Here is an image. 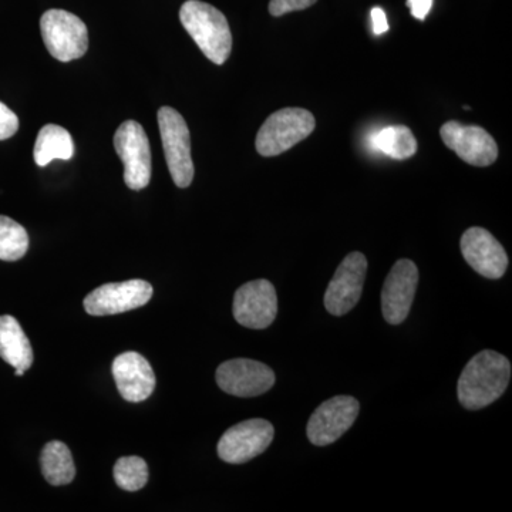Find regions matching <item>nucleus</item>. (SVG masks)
Here are the masks:
<instances>
[{
    "mask_svg": "<svg viewBox=\"0 0 512 512\" xmlns=\"http://www.w3.org/2000/svg\"><path fill=\"white\" fill-rule=\"evenodd\" d=\"M510 379V360L495 350H483L467 363L458 379V402L473 412L484 409L503 396Z\"/></svg>",
    "mask_w": 512,
    "mask_h": 512,
    "instance_id": "nucleus-1",
    "label": "nucleus"
},
{
    "mask_svg": "<svg viewBox=\"0 0 512 512\" xmlns=\"http://www.w3.org/2000/svg\"><path fill=\"white\" fill-rule=\"evenodd\" d=\"M180 20L201 52L215 64L227 62L232 50L228 20L210 3L187 0L180 10Z\"/></svg>",
    "mask_w": 512,
    "mask_h": 512,
    "instance_id": "nucleus-2",
    "label": "nucleus"
},
{
    "mask_svg": "<svg viewBox=\"0 0 512 512\" xmlns=\"http://www.w3.org/2000/svg\"><path fill=\"white\" fill-rule=\"evenodd\" d=\"M316 121L311 111L289 107L271 114L256 134L255 147L261 156L275 157L311 136Z\"/></svg>",
    "mask_w": 512,
    "mask_h": 512,
    "instance_id": "nucleus-3",
    "label": "nucleus"
},
{
    "mask_svg": "<svg viewBox=\"0 0 512 512\" xmlns=\"http://www.w3.org/2000/svg\"><path fill=\"white\" fill-rule=\"evenodd\" d=\"M43 42L60 62H72L86 55L89 30L82 19L62 9H50L40 19Z\"/></svg>",
    "mask_w": 512,
    "mask_h": 512,
    "instance_id": "nucleus-4",
    "label": "nucleus"
},
{
    "mask_svg": "<svg viewBox=\"0 0 512 512\" xmlns=\"http://www.w3.org/2000/svg\"><path fill=\"white\" fill-rule=\"evenodd\" d=\"M158 126L171 178L177 187H190L194 180V163L190 130L184 117L173 107H161L158 110Z\"/></svg>",
    "mask_w": 512,
    "mask_h": 512,
    "instance_id": "nucleus-5",
    "label": "nucleus"
},
{
    "mask_svg": "<svg viewBox=\"0 0 512 512\" xmlns=\"http://www.w3.org/2000/svg\"><path fill=\"white\" fill-rule=\"evenodd\" d=\"M114 148L124 164V181L134 191L143 190L151 181V148L147 133L137 121L127 120L114 134Z\"/></svg>",
    "mask_w": 512,
    "mask_h": 512,
    "instance_id": "nucleus-6",
    "label": "nucleus"
},
{
    "mask_svg": "<svg viewBox=\"0 0 512 512\" xmlns=\"http://www.w3.org/2000/svg\"><path fill=\"white\" fill-rule=\"evenodd\" d=\"M274 436V426L268 420L242 421L225 431L218 443V456L229 464L248 463L271 446Z\"/></svg>",
    "mask_w": 512,
    "mask_h": 512,
    "instance_id": "nucleus-7",
    "label": "nucleus"
},
{
    "mask_svg": "<svg viewBox=\"0 0 512 512\" xmlns=\"http://www.w3.org/2000/svg\"><path fill=\"white\" fill-rule=\"evenodd\" d=\"M359 412L360 404L355 397L336 396L326 400L308 421L306 434L309 441L318 447L335 443L353 426Z\"/></svg>",
    "mask_w": 512,
    "mask_h": 512,
    "instance_id": "nucleus-8",
    "label": "nucleus"
},
{
    "mask_svg": "<svg viewBox=\"0 0 512 512\" xmlns=\"http://www.w3.org/2000/svg\"><path fill=\"white\" fill-rule=\"evenodd\" d=\"M367 274V259L362 252H352L336 269L325 293V308L330 315L343 316L352 311L362 296Z\"/></svg>",
    "mask_w": 512,
    "mask_h": 512,
    "instance_id": "nucleus-9",
    "label": "nucleus"
},
{
    "mask_svg": "<svg viewBox=\"0 0 512 512\" xmlns=\"http://www.w3.org/2000/svg\"><path fill=\"white\" fill-rule=\"evenodd\" d=\"M153 298V286L141 279L107 284L94 289L84 299V309L92 316L117 315L134 311Z\"/></svg>",
    "mask_w": 512,
    "mask_h": 512,
    "instance_id": "nucleus-10",
    "label": "nucleus"
},
{
    "mask_svg": "<svg viewBox=\"0 0 512 512\" xmlns=\"http://www.w3.org/2000/svg\"><path fill=\"white\" fill-rule=\"evenodd\" d=\"M234 318L249 329H266L278 315V296L275 286L266 279H256L235 292Z\"/></svg>",
    "mask_w": 512,
    "mask_h": 512,
    "instance_id": "nucleus-11",
    "label": "nucleus"
},
{
    "mask_svg": "<svg viewBox=\"0 0 512 512\" xmlns=\"http://www.w3.org/2000/svg\"><path fill=\"white\" fill-rule=\"evenodd\" d=\"M419 284V269L410 259H399L390 269L382 289V312L390 325H400L409 316Z\"/></svg>",
    "mask_w": 512,
    "mask_h": 512,
    "instance_id": "nucleus-12",
    "label": "nucleus"
},
{
    "mask_svg": "<svg viewBox=\"0 0 512 512\" xmlns=\"http://www.w3.org/2000/svg\"><path fill=\"white\" fill-rule=\"evenodd\" d=\"M217 383L225 393L237 397L261 396L275 384L271 367L251 359H232L217 369Z\"/></svg>",
    "mask_w": 512,
    "mask_h": 512,
    "instance_id": "nucleus-13",
    "label": "nucleus"
},
{
    "mask_svg": "<svg viewBox=\"0 0 512 512\" xmlns=\"http://www.w3.org/2000/svg\"><path fill=\"white\" fill-rule=\"evenodd\" d=\"M440 136L450 150L474 167H488L498 158L497 143L484 128L448 121L441 127Z\"/></svg>",
    "mask_w": 512,
    "mask_h": 512,
    "instance_id": "nucleus-14",
    "label": "nucleus"
},
{
    "mask_svg": "<svg viewBox=\"0 0 512 512\" xmlns=\"http://www.w3.org/2000/svg\"><path fill=\"white\" fill-rule=\"evenodd\" d=\"M460 248L467 264L484 278L500 279L507 271V252L487 229H467L461 237Z\"/></svg>",
    "mask_w": 512,
    "mask_h": 512,
    "instance_id": "nucleus-15",
    "label": "nucleus"
},
{
    "mask_svg": "<svg viewBox=\"0 0 512 512\" xmlns=\"http://www.w3.org/2000/svg\"><path fill=\"white\" fill-rule=\"evenodd\" d=\"M111 372L121 397L127 402H144L156 389V375L153 367L140 353L127 352L117 356Z\"/></svg>",
    "mask_w": 512,
    "mask_h": 512,
    "instance_id": "nucleus-16",
    "label": "nucleus"
},
{
    "mask_svg": "<svg viewBox=\"0 0 512 512\" xmlns=\"http://www.w3.org/2000/svg\"><path fill=\"white\" fill-rule=\"evenodd\" d=\"M0 357L10 366L25 372L33 365V350L28 336L18 320L10 315L0 316Z\"/></svg>",
    "mask_w": 512,
    "mask_h": 512,
    "instance_id": "nucleus-17",
    "label": "nucleus"
},
{
    "mask_svg": "<svg viewBox=\"0 0 512 512\" xmlns=\"http://www.w3.org/2000/svg\"><path fill=\"white\" fill-rule=\"evenodd\" d=\"M36 164L39 167H46L53 160H72L74 156L73 138L66 128L47 124L37 134L35 151Z\"/></svg>",
    "mask_w": 512,
    "mask_h": 512,
    "instance_id": "nucleus-18",
    "label": "nucleus"
},
{
    "mask_svg": "<svg viewBox=\"0 0 512 512\" xmlns=\"http://www.w3.org/2000/svg\"><path fill=\"white\" fill-rule=\"evenodd\" d=\"M40 466L47 483L56 487L70 484L76 477L72 453L62 441H50L46 444L40 456Z\"/></svg>",
    "mask_w": 512,
    "mask_h": 512,
    "instance_id": "nucleus-19",
    "label": "nucleus"
},
{
    "mask_svg": "<svg viewBox=\"0 0 512 512\" xmlns=\"http://www.w3.org/2000/svg\"><path fill=\"white\" fill-rule=\"evenodd\" d=\"M372 147L394 160H407L417 151L416 137L409 127L390 126L373 134Z\"/></svg>",
    "mask_w": 512,
    "mask_h": 512,
    "instance_id": "nucleus-20",
    "label": "nucleus"
},
{
    "mask_svg": "<svg viewBox=\"0 0 512 512\" xmlns=\"http://www.w3.org/2000/svg\"><path fill=\"white\" fill-rule=\"evenodd\" d=\"M29 249V235L18 222L0 215V259L19 261Z\"/></svg>",
    "mask_w": 512,
    "mask_h": 512,
    "instance_id": "nucleus-21",
    "label": "nucleus"
},
{
    "mask_svg": "<svg viewBox=\"0 0 512 512\" xmlns=\"http://www.w3.org/2000/svg\"><path fill=\"white\" fill-rule=\"evenodd\" d=\"M114 480L126 491H138L144 488L148 481L146 461L140 457H121L114 466Z\"/></svg>",
    "mask_w": 512,
    "mask_h": 512,
    "instance_id": "nucleus-22",
    "label": "nucleus"
},
{
    "mask_svg": "<svg viewBox=\"0 0 512 512\" xmlns=\"http://www.w3.org/2000/svg\"><path fill=\"white\" fill-rule=\"evenodd\" d=\"M318 0H271L269 12L272 16H284L286 13L311 8Z\"/></svg>",
    "mask_w": 512,
    "mask_h": 512,
    "instance_id": "nucleus-23",
    "label": "nucleus"
},
{
    "mask_svg": "<svg viewBox=\"0 0 512 512\" xmlns=\"http://www.w3.org/2000/svg\"><path fill=\"white\" fill-rule=\"evenodd\" d=\"M18 128V116L0 101V140H8V138L15 136Z\"/></svg>",
    "mask_w": 512,
    "mask_h": 512,
    "instance_id": "nucleus-24",
    "label": "nucleus"
},
{
    "mask_svg": "<svg viewBox=\"0 0 512 512\" xmlns=\"http://www.w3.org/2000/svg\"><path fill=\"white\" fill-rule=\"evenodd\" d=\"M370 18H372L373 33L376 36L383 35L389 30V22H387L386 13L382 8H373Z\"/></svg>",
    "mask_w": 512,
    "mask_h": 512,
    "instance_id": "nucleus-25",
    "label": "nucleus"
},
{
    "mask_svg": "<svg viewBox=\"0 0 512 512\" xmlns=\"http://www.w3.org/2000/svg\"><path fill=\"white\" fill-rule=\"evenodd\" d=\"M407 6L412 10L414 18L424 20L429 15L433 0H407Z\"/></svg>",
    "mask_w": 512,
    "mask_h": 512,
    "instance_id": "nucleus-26",
    "label": "nucleus"
},
{
    "mask_svg": "<svg viewBox=\"0 0 512 512\" xmlns=\"http://www.w3.org/2000/svg\"><path fill=\"white\" fill-rule=\"evenodd\" d=\"M25 373H26L25 370L15 369V375L16 376L20 377V376L25 375Z\"/></svg>",
    "mask_w": 512,
    "mask_h": 512,
    "instance_id": "nucleus-27",
    "label": "nucleus"
}]
</instances>
